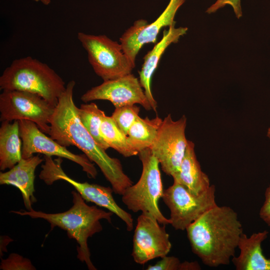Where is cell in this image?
Listing matches in <instances>:
<instances>
[{
    "label": "cell",
    "mask_w": 270,
    "mask_h": 270,
    "mask_svg": "<svg viewBox=\"0 0 270 270\" xmlns=\"http://www.w3.org/2000/svg\"><path fill=\"white\" fill-rule=\"evenodd\" d=\"M268 232H258L248 236L242 234L238 245L240 252L232 262L236 270H270V258L264 254L262 244L268 238Z\"/></svg>",
    "instance_id": "e0dca14e"
},
{
    "label": "cell",
    "mask_w": 270,
    "mask_h": 270,
    "mask_svg": "<svg viewBox=\"0 0 270 270\" xmlns=\"http://www.w3.org/2000/svg\"><path fill=\"white\" fill-rule=\"evenodd\" d=\"M72 194L73 205L64 212L48 214L32 209L30 210L11 211L10 212L28 216L33 218H42L50 224L51 228L58 226L66 231L68 237L74 239L78 244V258L84 262L89 270H96V268L91 261L88 240L102 230L100 220L104 219L111 222L114 214L95 206L87 204L76 190L72 191Z\"/></svg>",
    "instance_id": "3957f363"
},
{
    "label": "cell",
    "mask_w": 270,
    "mask_h": 270,
    "mask_svg": "<svg viewBox=\"0 0 270 270\" xmlns=\"http://www.w3.org/2000/svg\"><path fill=\"white\" fill-rule=\"evenodd\" d=\"M142 169L139 180L128 188L122 196V202L134 212H148L153 215L160 224H170L169 218L162 213L158 202L164 194L160 163L150 148L144 149L138 154Z\"/></svg>",
    "instance_id": "5b68a950"
},
{
    "label": "cell",
    "mask_w": 270,
    "mask_h": 270,
    "mask_svg": "<svg viewBox=\"0 0 270 270\" xmlns=\"http://www.w3.org/2000/svg\"></svg>",
    "instance_id": "f546056e"
},
{
    "label": "cell",
    "mask_w": 270,
    "mask_h": 270,
    "mask_svg": "<svg viewBox=\"0 0 270 270\" xmlns=\"http://www.w3.org/2000/svg\"><path fill=\"white\" fill-rule=\"evenodd\" d=\"M162 121V119L158 116L152 119L139 116L127 134L130 144L138 152L150 148L156 137Z\"/></svg>",
    "instance_id": "ffe728a7"
},
{
    "label": "cell",
    "mask_w": 270,
    "mask_h": 270,
    "mask_svg": "<svg viewBox=\"0 0 270 270\" xmlns=\"http://www.w3.org/2000/svg\"><path fill=\"white\" fill-rule=\"evenodd\" d=\"M0 268L2 270H36L28 259L14 253L10 254L7 258L2 260Z\"/></svg>",
    "instance_id": "cb8c5ba5"
},
{
    "label": "cell",
    "mask_w": 270,
    "mask_h": 270,
    "mask_svg": "<svg viewBox=\"0 0 270 270\" xmlns=\"http://www.w3.org/2000/svg\"><path fill=\"white\" fill-rule=\"evenodd\" d=\"M44 160L39 156L22 160L9 170L0 172V184L12 185L20 192L24 206L30 210L36 200L34 196L35 170Z\"/></svg>",
    "instance_id": "2e32d148"
},
{
    "label": "cell",
    "mask_w": 270,
    "mask_h": 270,
    "mask_svg": "<svg viewBox=\"0 0 270 270\" xmlns=\"http://www.w3.org/2000/svg\"><path fill=\"white\" fill-rule=\"evenodd\" d=\"M32 1L36 2H40L45 6H48L50 4L51 0H32Z\"/></svg>",
    "instance_id": "83f0119b"
},
{
    "label": "cell",
    "mask_w": 270,
    "mask_h": 270,
    "mask_svg": "<svg viewBox=\"0 0 270 270\" xmlns=\"http://www.w3.org/2000/svg\"><path fill=\"white\" fill-rule=\"evenodd\" d=\"M182 264L176 257L164 256L154 265H149L147 270H182Z\"/></svg>",
    "instance_id": "d4e9b609"
},
{
    "label": "cell",
    "mask_w": 270,
    "mask_h": 270,
    "mask_svg": "<svg viewBox=\"0 0 270 270\" xmlns=\"http://www.w3.org/2000/svg\"><path fill=\"white\" fill-rule=\"evenodd\" d=\"M75 85L74 80L70 81L60 96L50 119L48 135L64 146H74L80 150L99 167L114 192L122 195L132 182L124 173L120 160L109 156L82 125L73 99Z\"/></svg>",
    "instance_id": "6da1fadb"
},
{
    "label": "cell",
    "mask_w": 270,
    "mask_h": 270,
    "mask_svg": "<svg viewBox=\"0 0 270 270\" xmlns=\"http://www.w3.org/2000/svg\"><path fill=\"white\" fill-rule=\"evenodd\" d=\"M266 136L270 141V127L268 129Z\"/></svg>",
    "instance_id": "f1b7e54d"
},
{
    "label": "cell",
    "mask_w": 270,
    "mask_h": 270,
    "mask_svg": "<svg viewBox=\"0 0 270 270\" xmlns=\"http://www.w3.org/2000/svg\"><path fill=\"white\" fill-rule=\"evenodd\" d=\"M162 198L170 211V224L176 230H186L190 224L217 205L214 184L204 192L196 195L174 180L173 184L164 190Z\"/></svg>",
    "instance_id": "52a82bcc"
},
{
    "label": "cell",
    "mask_w": 270,
    "mask_h": 270,
    "mask_svg": "<svg viewBox=\"0 0 270 270\" xmlns=\"http://www.w3.org/2000/svg\"><path fill=\"white\" fill-rule=\"evenodd\" d=\"M260 218L270 228V185L264 192V200L259 212Z\"/></svg>",
    "instance_id": "4316f807"
},
{
    "label": "cell",
    "mask_w": 270,
    "mask_h": 270,
    "mask_svg": "<svg viewBox=\"0 0 270 270\" xmlns=\"http://www.w3.org/2000/svg\"><path fill=\"white\" fill-rule=\"evenodd\" d=\"M186 0H170L160 16L154 22L148 24L146 20L135 21L120 38L122 51L134 66L136 56L142 47L146 44L155 43L162 28L174 23L176 14Z\"/></svg>",
    "instance_id": "5bb4252c"
},
{
    "label": "cell",
    "mask_w": 270,
    "mask_h": 270,
    "mask_svg": "<svg viewBox=\"0 0 270 270\" xmlns=\"http://www.w3.org/2000/svg\"><path fill=\"white\" fill-rule=\"evenodd\" d=\"M186 230L193 253L211 268L229 264L243 233L237 213L230 206L218 204Z\"/></svg>",
    "instance_id": "7a4b0ae2"
},
{
    "label": "cell",
    "mask_w": 270,
    "mask_h": 270,
    "mask_svg": "<svg viewBox=\"0 0 270 270\" xmlns=\"http://www.w3.org/2000/svg\"><path fill=\"white\" fill-rule=\"evenodd\" d=\"M54 107L40 96L28 92L4 90L0 94V120H28L49 134Z\"/></svg>",
    "instance_id": "9c48e42d"
},
{
    "label": "cell",
    "mask_w": 270,
    "mask_h": 270,
    "mask_svg": "<svg viewBox=\"0 0 270 270\" xmlns=\"http://www.w3.org/2000/svg\"><path fill=\"white\" fill-rule=\"evenodd\" d=\"M140 108L136 104L116 108L112 118L118 128L127 136L128 130L139 116Z\"/></svg>",
    "instance_id": "603a6c76"
},
{
    "label": "cell",
    "mask_w": 270,
    "mask_h": 270,
    "mask_svg": "<svg viewBox=\"0 0 270 270\" xmlns=\"http://www.w3.org/2000/svg\"><path fill=\"white\" fill-rule=\"evenodd\" d=\"M77 38L86 52L94 72L104 81L132 74L135 68L123 52L120 44L106 36L78 32Z\"/></svg>",
    "instance_id": "8992f818"
},
{
    "label": "cell",
    "mask_w": 270,
    "mask_h": 270,
    "mask_svg": "<svg viewBox=\"0 0 270 270\" xmlns=\"http://www.w3.org/2000/svg\"><path fill=\"white\" fill-rule=\"evenodd\" d=\"M172 178L196 195L204 192L210 186L208 176L202 171L197 160L192 142L188 140L179 172Z\"/></svg>",
    "instance_id": "ac0fdd59"
},
{
    "label": "cell",
    "mask_w": 270,
    "mask_h": 270,
    "mask_svg": "<svg viewBox=\"0 0 270 270\" xmlns=\"http://www.w3.org/2000/svg\"><path fill=\"white\" fill-rule=\"evenodd\" d=\"M100 132L110 147L123 156L130 157L138 154V152L130 144L128 136L118 128L112 116H104Z\"/></svg>",
    "instance_id": "44dd1931"
},
{
    "label": "cell",
    "mask_w": 270,
    "mask_h": 270,
    "mask_svg": "<svg viewBox=\"0 0 270 270\" xmlns=\"http://www.w3.org/2000/svg\"><path fill=\"white\" fill-rule=\"evenodd\" d=\"M176 23L170 26L168 30H164L163 36L153 48L144 58V63L141 70L138 72L139 80L144 90L152 110L156 112L157 102L154 98L151 89L152 78L159 61L166 48L172 43H176L180 38L186 34V27L176 28Z\"/></svg>",
    "instance_id": "9a60e30c"
},
{
    "label": "cell",
    "mask_w": 270,
    "mask_h": 270,
    "mask_svg": "<svg viewBox=\"0 0 270 270\" xmlns=\"http://www.w3.org/2000/svg\"><path fill=\"white\" fill-rule=\"evenodd\" d=\"M226 5L232 7L237 18L239 19L242 16L241 0H216L207 8L206 12L208 14L214 13Z\"/></svg>",
    "instance_id": "484cf974"
},
{
    "label": "cell",
    "mask_w": 270,
    "mask_h": 270,
    "mask_svg": "<svg viewBox=\"0 0 270 270\" xmlns=\"http://www.w3.org/2000/svg\"><path fill=\"white\" fill-rule=\"evenodd\" d=\"M186 122L184 115L174 120L172 116L168 114L162 120L156 137L150 148L162 170L172 177L178 172L186 148Z\"/></svg>",
    "instance_id": "30bf717a"
},
{
    "label": "cell",
    "mask_w": 270,
    "mask_h": 270,
    "mask_svg": "<svg viewBox=\"0 0 270 270\" xmlns=\"http://www.w3.org/2000/svg\"><path fill=\"white\" fill-rule=\"evenodd\" d=\"M66 88L63 79L47 64L28 56L14 60L0 76V89L37 94L52 106Z\"/></svg>",
    "instance_id": "277c9868"
},
{
    "label": "cell",
    "mask_w": 270,
    "mask_h": 270,
    "mask_svg": "<svg viewBox=\"0 0 270 270\" xmlns=\"http://www.w3.org/2000/svg\"><path fill=\"white\" fill-rule=\"evenodd\" d=\"M44 164L42 166L39 177L48 185L52 184L58 180H63L70 184L80 194L84 200L93 202L112 212L126 224V230L132 231L134 228L132 215L121 208L112 196V188L106 187L88 182H78L68 176L63 170L61 158L52 160V156H44Z\"/></svg>",
    "instance_id": "ba28073f"
},
{
    "label": "cell",
    "mask_w": 270,
    "mask_h": 270,
    "mask_svg": "<svg viewBox=\"0 0 270 270\" xmlns=\"http://www.w3.org/2000/svg\"><path fill=\"white\" fill-rule=\"evenodd\" d=\"M165 226L151 214L142 212L137 218L133 237L132 256L136 263L144 264L170 252L172 244Z\"/></svg>",
    "instance_id": "7c38bea8"
},
{
    "label": "cell",
    "mask_w": 270,
    "mask_h": 270,
    "mask_svg": "<svg viewBox=\"0 0 270 270\" xmlns=\"http://www.w3.org/2000/svg\"><path fill=\"white\" fill-rule=\"evenodd\" d=\"M18 120L2 122L0 127V170L11 168L22 158Z\"/></svg>",
    "instance_id": "d6986e66"
},
{
    "label": "cell",
    "mask_w": 270,
    "mask_h": 270,
    "mask_svg": "<svg viewBox=\"0 0 270 270\" xmlns=\"http://www.w3.org/2000/svg\"><path fill=\"white\" fill-rule=\"evenodd\" d=\"M80 99L85 103L95 100H107L115 108L139 104L147 110L152 109L138 78L132 74L104 81L86 91Z\"/></svg>",
    "instance_id": "4fadbf2b"
},
{
    "label": "cell",
    "mask_w": 270,
    "mask_h": 270,
    "mask_svg": "<svg viewBox=\"0 0 270 270\" xmlns=\"http://www.w3.org/2000/svg\"><path fill=\"white\" fill-rule=\"evenodd\" d=\"M18 122L22 158H30L36 153L65 158L80 165L88 178H96L97 170L86 154L72 153L66 147L46 136L34 122L28 120H20Z\"/></svg>",
    "instance_id": "8fae6325"
},
{
    "label": "cell",
    "mask_w": 270,
    "mask_h": 270,
    "mask_svg": "<svg viewBox=\"0 0 270 270\" xmlns=\"http://www.w3.org/2000/svg\"><path fill=\"white\" fill-rule=\"evenodd\" d=\"M78 114L82 125L95 141L106 150L110 148L100 132L101 124L106 115L104 112L96 104L87 102L78 108Z\"/></svg>",
    "instance_id": "7402d4cb"
}]
</instances>
